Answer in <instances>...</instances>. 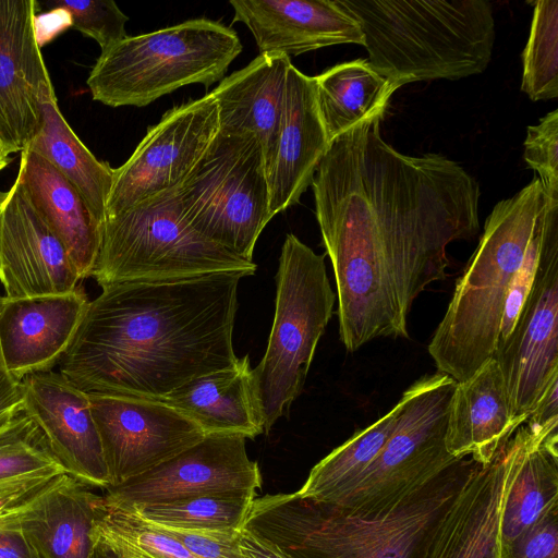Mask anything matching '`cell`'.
Masks as SVG:
<instances>
[{
  "mask_svg": "<svg viewBox=\"0 0 558 558\" xmlns=\"http://www.w3.org/2000/svg\"><path fill=\"white\" fill-rule=\"evenodd\" d=\"M372 117L330 142L312 181L349 352L408 338L414 300L446 278V248L480 230V185L439 154L404 155Z\"/></svg>",
  "mask_w": 558,
  "mask_h": 558,
  "instance_id": "cell-1",
  "label": "cell"
},
{
  "mask_svg": "<svg viewBox=\"0 0 558 558\" xmlns=\"http://www.w3.org/2000/svg\"><path fill=\"white\" fill-rule=\"evenodd\" d=\"M240 274L101 288L58 371L87 395L160 400L233 365Z\"/></svg>",
  "mask_w": 558,
  "mask_h": 558,
  "instance_id": "cell-2",
  "label": "cell"
},
{
  "mask_svg": "<svg viewBox=\"0 0 558 558\" xmlns=\"http://www.w3.org/2000/svg\"><path fill=\"white\" fill-rule=\"evenodd\" d=\"M555 204L558 199L534 178L494 206L428 344L438 373L461 383L493 357L510 284L535 231Z\"/></svg>",
  "mask_w": 558,
  "mask_h": 558,
  "instance_id": "cell-3",
  "label": "cell"
},
{
  "mask_svg": "<svg viewBox=\"0 0 558 558\" xmlns=\"http://www.w3.org/2000/svg\"><path fill=\"white\" fill-rule=\"evenodd\" d=\"M360 25L368 64L397 89L483 73L495 41L486 0H337Z\"/></svg>",
  "mask_w": 558,
  "mask_h": 558,
  "instance_id": "cell-4",
  "label": "cell"
},
{
  "mask_svg": "<svg viewBox=\"0 0 558 558\" xmlns=\"http://www.w3.org/2000/svg\"><path fill=\"white\" fill-rule=\"evenodd\" d=\"M471 461L462 459L413 497L373 514L295 493L255 497L244 527L293 558H418L428 530Z\"/></svg>",
  "mask_w": 558,
  "mask_h": 558,
  "instance_id": "cell-5",
  "label": "cell"
},
{
  "mask_svg": "<svg viewBox=\"0 0 558 558\" xmlns=\"http://www.w3.org/2000/svg\"><path fill=\"white\" fill-rule=\"evenodd\" d=\"M241 51L232 27L193 19L116 43L101 51L86 83L106 106L144 107L183 86L221 81Z\"/></svg>",
  "mask_w": 558,
  "mask_h": 558,
  "instance_id": "cell-6",
  "label": "cell"
},
{
  "mask_svg": "<svg viewBox=\"0 0 558 558\" xmlns=\"http://www.w3.org/2000/svg\"><path fill=\"white\" fill-rule=\"evenodd\" d=\"M177 187L106 218L90 275L100 288L126 281L255 274L253 260L208 240L187 222Z\"/></svg>",
  "mask_w": 558,
  "mask_h": 558,
  "instance_id": "cell-7",
  "label": "cell"
},
{
  "mask_svg": "<svg viewBox=\"0 0 558 558\" xmlns=\"http://www.w3.org/2000/svg\"><path fill=\"white\" fill-rule=\"evenodd\" d=\"M326 254L287 234L276 274L275 315L264 356L252 384L264 432L289 413L301 393L317 343L333 313L336 293Z\"/></svg>",
  "mask_w": 558,
  "mask_h": 558,
  "instance_id": "cell-8",
  "label": "cell"
},
{
  "mask_svg": "<svg viewBox=\"0 0 558 558\" xmlns=\"http://www.w3.org/2000/svg\"><path fill=\"white\" fill-rule=\"evenodd\" d=\"M456 385L441 373L414 381L399 400L396 424L378 456L331 505L356 514L388 510L461 461L445 444Z\"/></svg>",
  "mask_w": 558,
  "mask_h": 558,
  "instance_id": "cell-9",
  "label": "cell"
},
{
  "mask_svg": "<svg viewBox=\"0 0 558 558\" xmlns=\"http://www.w3.org/2000/svg\"><path fill=\"white\" fill-rule=\"evenodd\" d=\"M187 222L208 240L252 260L269 220V184L254 134L217 135L178 185Z\"/></svg>",
  "mask_w": 558,
  "mask_h": 558,
  "instance_id": "cell-10",
  "label": "cell"
},
{
  "mask_svg": "<svg viewBox=\"0 0 558 558\" xmlns=\"http://www.w3.org/2000/svg\"><path fill=\"white\" fill-rule=\"evenodd\" d=\"M542 438L521 425L490 463L472 460L418 558H507L501 538L506 500L527 452Z\"/></svg>",
  "mask_w": 558,
  "mask_h": 558,
  "instance_id": "cell-11",
  "label": "cell"
},
{
  "mask_svg": "<svg viewBox=\"0 0 558 558\" xmlns=\"http://www.w3.org/2000/svg\"><path fill=\"white\" fill-rule=\"evenodd\" d=\"M218 131V107L211 93L168 110L131 157L113 169L106 218L178 186Z\"/></svg>",
  "mask_w": 558,
  "mask_h": 558,
  "instance_id": "cell-12",
  "label": "cell"
},
{
  "mask_svg": "<svg viewBox=\"0 0 558 558\" xmlns=\"http://www.w3.org/2000/svg\"><path fill=\"white\" fill-rule=\"evenodd\" d=\"M493 359L500 367L514 415L527 420L558 378V223L545 235L532 287Z\"/></svg>",
  "mask_w": 558,
  "mask_h": 558,
  "instance_id": "cell-13",
  "label": "cell"
},
{
  "mask_svg": "<svg viewBox=\"0 0 558 558\" xmlns=\"http://www.w3.org/2000/svg\"><path fill=\"white\" fill-rule=\"evenodd\" d=\"M111 486L143 474L206 435L159 400L88 395Z\"/></svg>",
  "mask_w": 558,
  "mask_h": 558,
  "instance_id": "cell-14",
  "label": "cell"
},
{
  "mask_svg": "<svg viewBox=\"0 0 558 558\" xmlns=\"http://www.w3.org/2000/svg\"><path fill=\"white\" fill-rule=\"evenodd\" d=\"M35 0H0V144L24 150L43 125V101L54 94L36 27Z\"/></svg>",
  "mask_w": 558,
  "mask_h": 558,
  "instance_id": "cell-15",
  "label": "cell"
},
{
  "mask_svg": "<svg viewBox=\"0 0 558 558\" xmlns=\"http://www.w3.org/2000/svg\"><path fill=\"white\" fill-rule=\"evenodd\" d=\"M245 439L236 435H206L151 470L107 488L106 500L147 504L234 490H256L262 475L248 458Z\"/></svg>",
  "mask_w": 558,
  "mask_h": 558,
  "instance_id": "cell-16",
  "label": "cell"
},
{
  "mask_svg": "<svg viewBox=\"0 0 558 558\" xmlns=\"http://www.w3.org/2000/svg\"><path fill=\"white\" fill-rule=\"evenodd\" d=\"M82 281L65 246L29 202L19 178L0 199V283L11 299L61 294Z\"/></svg>",
  "mask_w": 558,
  "mask_h": 558,
  "instance_id": "cell-17",
  "label": "cell"
},
{
  "mask_svg": "<svg viewBox=\"0 0 558 558\" xmlns=\"http://www.w3.org/2000/svg\"><path fill=\"white\" fill-rule=\"evenodd\" d=\"M21 386L22 412L38 426L65 472L87 485L109 488L110 474L88 395L52 369L23 377Z\"/></svg>",
  "mask_w": 558,
  "mask_h": 558,
  "instance_id": "cell-18",
  "label": "cell"
},
{
  "mask_svg": "<svg viewBox=\"0 0 558 558\" xmlns=\"http://www.w3.org/2000/svg\"><path fill=\"white\" fill-rule=\"evenodd\" d=\"M81 287L61 294L0 296V348L8 372L19 381L51 371L71 344L88 305Z\"/></svg>",
  "mask_w": 558,
  "mask_h": 558,
  "instance_id": "cell-19",
  "label": "cell"
},
{
  "mask_svg": "<svg viewBox=\"0 0 558 558\" xmlns=\"http://www.w3.org/2000/svg\"><path fill=\"white\" fill-rule=\"evenodd\" d=\"M233 23L252 33L259 54L298 56L324 47L363 46L359 23L337 0H231Z\"/></svg>",
  "mask_w": 558,
  "mask_h": 558,
  "instance_id": "cell-20",
  "label": "cell"
},
{
  "mask_svg": "<svg viewBox=\"0 0 558 558\" xmlns=\"http://www.w3.org/2000/svg\"><path fill=\"white\" fill-rule=\"evenodd\" d=\"M329 144L317 105L315 78L291 63L276 154L268 175L272 217L299 203L312 184Z\"/></svg>",
  "mask_w": 558,
  "mask_h": 558,
  "instance_id": "cell-21",
  "label": "cell"
},
{
  "mask_svg": "<svg viewBox=\"0 0 558 558\" xmlns=\"http://www.w3.org/2000/svg\"><path fill=\"white\" fill-rule=\"evenodd\" d=\"M100 496L68 473L52 477L8 507L41 558H90Z\"/></svg>",
  "mask_w": 558,
  "mask_h": 558,
  "instance_id": "cell-22",
  "label": "cell"
},
{
  "mask_svg": "<svg viewBox=\"0 0 558 558\" xmlns=\"http://www.w3.org/2000/svg\"><path fill=\"white\" fill-rule=\"evenodd\" d=\"M526 422L512 411L509 393L495 359L469 379L457 383L447 422L445 444L454 458L490 463L500 448Z\"/></svg>",
  "mask_w": 558,
  "mask_h": 558,
  "instance_id": "cell-23",
  "label": "cell"
},
{
  "mask_svg": "<svg viewBox=\"0 0 558 558\" xmlns=\"http://www.w3.org/2000/svg\"><path fill=\"white\" fill-rule=\"evenodd\" d=\"M291 63L284 54H258L210 92L218 107L219 131L254 134L263 149L267 178L276 154Z\"/></svg>",
  "mask_w": 558,
  "mask_h": 558,
  "instance_id": "cell-24",
  "label": "cell"
},
{
  "mask_svg": "<svg viewBox=\"0 0 558 558\" xmlns=\"http://www.w3.org/2000/svg\"><path fill=\"white\" fill-rule=\"evenodd\" d=\"M36 211L65 246L81 279L90 277L104 223L78 191L45 158L26 147L16 175Z\"/></svg>",
  "mask_w": 558,
  "mask_h": 558,
  "instance_id": "cell-25",
  "label": "cell"
},
{
  "mask_svg": "<svg viewBox=\"0 0 558 558\" xmlns=\"http://www.w3.org/2000/svg\"><path fill=\"white\" fill-rule=\"evenodd\" d=\"M159 401L185 415L205 435L255 438L264 433L248 355L229 367L192 379Z\"/></svg>",
  "mask_w": 558,
  "mask_h": 558,
  "instance_id": "cell-26",
  "label": "cell"
},
{
  "mask_svg": "<svg viewBox=\"0 0 558 558\" xmlns=\"http://www.w3.org/2000/svg\"><path fill=\"white\" fill-rule=\"evenodd\" d=\"M314 78L317 105L329 143L372 117H384L397 90L366 59L336 64Z\"/></svg>",
  "mask_w": 558,
  "mask_h": 558,
  "instance_id": "cell-27",
  "label": "cell"
},
{
  "mask_svg": "<svg viewBox=\"0 0 558 558\" xmlns=\"http://www.w3.org/2000/svg\"><path fill=\"white\" fill-rule=\"evenodd\" d=\"M51 163L82 195L100 222L113 181V169L98 160L63 118L52 94L43 101V125L27 146Z\"/></svg>",
  "mask_w": 558,
  "mask_h": 558,
  "instance_id": "cell-28",
  "label": "cell"
},
{
  "mask_svg": "<svg viewBox=\"0 0 558 558\" xmlns=\"http://www.w3.org/2000/svg\"><path fill=\"white\" fill-rule=\"evenodd\" d=\"M558 435L537 440L508 494L501 525L505 551L546 511L558 507Z\"/></svg>",
  "mask_w": 558,
  "mask_h": 558,
  "instance_id": "cell-29",
  "label": "cell"
},
{
  "mask_svg": "<svg viewBox=\"0 0 558 558\" xmlns=\"http://www.w3.org/2000/svg\"><path fill=\"white\" fill-rule=\"evenodd\" d=\"M399 410L398 402L379 420L335 448L313 466L294 493L312 501L333 504L378 456L393 429Z\"/></svg>",
  "mask_w": 558,
  "mask_h": 558,
  "instance_id": "cell-30",
  "label": "cell"
},
{
  "mask_svg": "<svg viewBox=\"0 0 558 558\" xmlns=\"http://www.w3.org/2000/svg\"><path fill=\"white\" fill-rule=\"evenodd\" d=\"M255 495L256 490H234L159 502L116 504L125 505L145 521L163 526L197 531H242Z\"/></svg>",
  "mask_w": 558,
  "mask_h": 558,
  "instance_id": "cell-31",
  "label": "cell"
},
{
  "mask_svg": "<svg viewBox=\"0 0 558 558\" xmlns=\"http://www.w3.org/2000/svg\"><path fill=\"white\" fill-rule=\"evenodd\" d=\"M66 473L35 422L21 413L0 429V489Z\"/></svg>",
  "mask_w": 558,
  "mask_h": 558,
  "instance_id": "cell-32",
  "label": "cell"
},
{
  "mask_svg": "<svg viewBox=\"0 0 558 558\" xmlns=\"http://www.w3.org/2000/svg\"><path fill=\"white\" fill-rule=\"evenodd\" d=\"M533 5L530 36L522 52L521 90L533 101L558 96V0Z\"/></svg>",
  "mask_w": 558,
  "mask_h": 558,
  "instance_id": "cell-33",
  "label": "cell"
},
{
  "mask_svg": "<svg viewBox=\"0 0 558 558\" xmlns=\"http://www.w3.org/2000/svg\"><path fill=\"white\" fill-rule=\"evenodd\" d=\"M94 530L144 558H199L130 507L99 498Z\"/></svg>",
  "mask_w": 558,
  "mask_h": 558,
  "instance_id": "cell-34",
  "label": "cell"
},
{
  "mask_svg": "<svg viewBox=\"0 0 558 558\" xmlns=\"http://www.w3.org/2000/svg\"><path fill=\"white\" fill-rule=\"evenodd\" d=\"M50 11H64L71 26L95 39L101 51L125 38L129 17L112 0H48L43 3Z\"/></svg>",
  "mask_w": 558,
  "mask_h": 558,
  "instance_id": "cell-35",
  "label": "cell"
},
{
  "mask_svg": "<svg viewBox=\"0 0 558 558\" xmlns=\"http://www.w3.org/2000/svg\"><path fill=\"white\" fill-rule=\"evenodd\" d=\"M523 158L538 174L545 192L558 199V110L547 112L526 129Z\"/></svg>",
  "mask_w": 558,
  "mask_h": 558,
  "instance_id": "cell-36",
  "label": "cell"
},
{
  "mask_svg": "<svg viewBox=\"0 0 558 558\" xmlns=\"http://www.w3.org/2000/svg\"><path fill=\"white\" fill-rule=\"evenodd\" d=\"M556 223H558V204L550 207L535 231L526 251L524 260L510 284L505 303L497 347L502 344L515 324L520 310L532 287L545 235Z\"/></svg>",
  "mask_w": 558,
  "mask_h": 558,
  "instance_id": "cell-37",
  "label": "cell"
},
{
  "mask_svg": "<svg viewBox=\"0 0 558 558\" xmlns=\"http://www.w3.org/2000/svg\"><path fill=\"white\" fill-rule=\"evenodd\" d=\"M150 524L181 542L199 558H245L240 545L241 531H197Z\"/></svg>",
  "mask_w": 558,
  "mask_h": 558,
  "instance_id": "cell-38",
  "label": "cell"
},
{
  "mask_svg": "<svg viewBox=\"0 0 558 558\" xmlns=\"http://www.w3.org/2000/svg\"><path fill=\"white\" fill-rule=\"evenodd\" d=\"M507 558H558V507L546 511L506 550Z\"/></svg>",
  "mask_w": 558,
  "mask_h": 558,
  "instance_id": "cell-39",
  "label": "cell"
},
{
  "mask_svg": "<svg viewBox=\"0 0 558 558\" xmlns=\"http://www.w3.org/2000/svg\"><path fill=\"white\" fill-rule=\"evenodd\" d=\"M0 558H41L8 508L0 513Z\"/></svg>",
  "mask_w": 558,
  "mask_h": 558,
  "instance_id": "cell-40",
  "label": "cell"
},
{
  "mask_svg": "<svg viewBox=\"0 0 558 558\" xmlns=\"http://www.w3.org/2000/svg\"><path fill=\"white\" fill-rule=\"evenodd\" d=\"M21 381L7 369L0 348V429L22 413Z\"/></svg>",
  "mask_w": 558,
  "mask_h": 558,
  "instance_id": "cell-41",
  "label": "cell"
},
{
  "mask_svg": "<svg viewBox=\"0 0 558 558\" xmlns=\"http://www.w3.org/2000/svg\"><path fill=\"white\" fill-rule=\"evenodd\" d=\"M240 545L245 558H293L274 543L245 527L240 534Z\"/></svg>",
  "mask_w": 558,
  "mask_h": 558,
  "instance_id": "cell-42",
  "label": "cell"
},
{
  "mask_svg": "<svg viewBox=\"0 0 558 558\" xmlns=\"http://www.w3.org/2000/svg\"><path fill=\"white\" fill-rule=\"evenodd\" d=\"M90 558H144L133 554L93 529Z\"/></svg>",
  "mask_w": 558,
  "mask_h": 558,
  "instance_id": "cell-43",
  "label": "cell"
},
{
  "mask_svg": "<svg viewBox=\"0 0 558 558\" xmlns=\"http://www.w3.org/2000/svg\"><path fill=\"white\" fill-rule=\"evenodd\" d=\"M39 484L41 483L16 485L0 489V513Z\"/></svg>",
  "mask_w": 558,
  "mask_h": 558,
  "instance_id": "cell-44",
  "label": "cell"
},
{
  "mask_svg": "<svg viewBox=\"0 0 558 558\" xmlns=\"http://www.w3.org/2000/svg\"><path fill=\"white\" fill-rule=\"evenodd\" d=\"M9 162H10L9 155L4 151V149L2 148V146L0 144V171L2 169H4Z\"/></svg>",
  "mask_w": 558,
  "mask_h": 558,
  "instance_id": "cell-45",
  "label": "cell"
}]
</instances>
